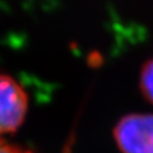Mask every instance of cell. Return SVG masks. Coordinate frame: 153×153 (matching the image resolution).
<instances>
[{
	"instance_id": "obj_4",
	"label": "cell",
	"mask_w": 153,
	"mask_h": 153,
	"mask_svg": "<svg viewBox=\"0 0 153 153\" xmlns=\"http://www.w3.org/2000/svg\"><path fill=\"white\" fill-rule=\"evenodd\" d=\"M0 153H34V152L0 139Z\"/></svg>"
},
{
	"instance_id": "obj_1",
	"label": "cell",
	"mask_w": 153,
	"mask_h": 153,
	"mask_svg": "<svg viewBox=\"0 0 153 153\" xmlns=\"http://www.w3.org/2000/svg\"><path fill=\"white\" fill-rule=\"evenodd\" d=\"M122 153H153V113H128L113 128Z\"/></svg>"
},
{
	"instance_id": "obj_3",
	"label": "cell",
	"mask_w": 153,
	"mask_h": 153,
	"mask_svg": "<svg viewBox=\"0 0 153 153\" xmlns=\"http://www.w3.org/2000/svg\"><path fill=\"white\" fill-rule=\"evenodd\" d=\"M139 87L143 98L153 105V56L149 57L141 66Z\"/></svg>"
},
{
	"instance_id": "obj_2",
	"label": "cell",
	"mask_w": 153,
	"mask_h": 153,
	"mask_svg": "<svg viewBox=\"0 0 153 153\" xmlns=\"http://www.w3.org/2000/svg\"><path fill=\"white\" fill-rule=\"evenodd\" d=\"M28 107L29 98L24 88L12 76L0 74V139L21 128Z\"/></svg>"
}]
</instances>
